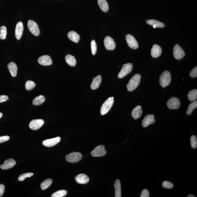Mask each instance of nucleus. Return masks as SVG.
Wrapping results in <instances>:
<instances>
[{"label": "nucleus", "mask_w": 197, "mask_h": 197, "mask_svg": "<svg viewBox=\"0 0 197 197\" xmlns=\"http://www.w3.org/2000/svg\"><path fill=\"white\" fill-rule=\"evenodd\" d=\"M147 24L151 26H155L156 28H162L165 27V24L159 21L154 20H147Z\"/></svg>", "instance_id": "nucleus-27"}, {"label": "nucleus", "mask_w": 197, "mask_h": 197, "mask_svg": "<svg viewBox=\"0 0 197 197\" xmlns=\"http://www.w3.org/2000/svg\"><path fill=\"white\" fill-rule=\"evenodd\" d=\"M8 99V96L5 95H0V103L6 101Z\"/></svg>", "instance_id": "nucleus-42"}, {"label": "nucleus", "mask_w": 197, "mask_h": 197, "mask_svg": "<svg viewBox=\"0 0 197 197\" xmlns=\"http://www.w3.org/2000/svg\"><path fill=\"white\" fill-rule=\"evenodd\" d=\"M113 102H114V99L113 97H110L106 100L102 105L100 109V113L102 115H105L108 113L113 106Z\"/></svg>", "instance_id": "nucleus-3"}, {"label": "nucleus", "mask_w": 197, "mask_h": 197, "mask_svg": "<svg viewBox=\"0 0 197 197\" xmlns=\"http://www.w3.org/2000/svg\"><path fill=\"white\" fill-rule=\"evenodd\" d=\"M126 40L128 46L131 48L136 49L139 47L137 40L132 35L130 34L127 35Z\"/></svg>", "instance_id": "nucleus-10"}, {"label": "nucleus", "mask_w": 197, "mask_h": 197, "mask_svg": "<svg viewBox=\"0 0 197 197\" xmlns=\"http://www.w3.org/2000/svg\"><path fill=\"white\" fill-rule=\"evenodd\" d=\"M167 106L170 109H177L180 106V103L179 98L176 97H172L168 100Z\"/></svg>", "instance_id": "nucleus-9"}, {"label": "nucleus", "mask_w": 197, "mask_h": 197, "mask_svg": "<svg viewBox=\"0 0 197 197\" xmlns=\"http://www.w3.org/2000/svg\"><path fill=\"white\" fill-rule=\"evenodd\" d=\"M162 52V49L160 46L157 44L154 45L151 49V56L153 58H158L161 56Z\"/></svg>", "instance_id": "nucleus-19"}, {"label": "nucleus", "mask_w": 197, "mask_h": 197, "mask_svg": "<svg viewBox=\"0 0 197 197\" xmlns=\"http://www.w3.org/2000/svg\"><path fill=\"white\" fill-rule=\"evenodd\" d=\"M104 44L106 49L107 50H113L116 47V44L113 40L110 37H106L104 39Z\"/></svg>", "instance_id": "nucleus-11"}, {"label": "nucleus", "mask_w": 197, "mask_h": 197, "mask_svg": "<svg viewBox=\"0 0 197 197\" xmlns=\"http://www.w3.org/2000/svg\"><path fill=\"white\" fill-rule=\"evenodd\" d=\"M33 175V173H24L20 175L18 178V180L19 181H24V179L27 177H30Z\"/></svg>", "instance_id": "nucleus-35"}, {"label": "nucleus", "mask_w": 197, "mask_h": 197, "mask_svg": "<svg viewBox=\"0 0 197 197\" xmlns=\"http://www.w3.org/2000/svg\"><path fill=\"white\" fill-rule=\"evenodd\" d=\"M35 83L32 81H27L25 83V88L28 91H30L33 90L35 87Z\"/></svg>", "instance_id": "nucleus-34"}, {"label": "nucleus", "mask_w": 197, "mask_h": 197, "mask_svg": "<svg viewBox=\"0 0 197 197\" xmlns=\"http://www.w3.org/2000/svg\"><path fill=\"white\" fill-rule=\"evenodd\" d=\"M67 194V192L65 190H60L55 192L52 195V197H62L65 196Z\"/></svg>", "instance_id": "nucleus-32"}, {"label": "nucleus", "mask_w": 197, "mask_h": 197, "mask_svg": "<svg viewBox=\"0 0 197 197\" xmlns=\"http://www.w3.org/2000/svg\"><path fill=\"white\" fill-rule=\"evenodd\" d=\"M65 61L71 67H75L76 65V61L75 57L70 54H68L66 56Z\"/></svg>", "instance_id": "nucleus-25"}, {"label": "nucleus", "mask_w": 197, "mask_h": 197, "mask_svg": "<svg viewBox=\"0 0 197 197\" xmlns=\"http://www.w3.org/2000/svg\"><path fill=\"white\" fill-rule=\"evenodd\" d=\"M98 4L101 10L104 12H107L109 10L108 4L106 0H98Z\"/></svg>", "instance_id": "nucleus-26"}, {"label": "nucleus", "mask_w": 197, "mask_h": 197, "mask_svg": "<svg viewBox=\"0 0 197 197\" xmlns=\"http://www.w3.org/2000/svg\"><path fill=\"white\" fill-rule=\"evenodd\" d=\"M60 140L61 138L59 137L52 138V139H47L44 140L43 142V144L45 147H52L59 143Z\"/></svg>", "instance_id": "nucleus-13"}, {"label": "nucleus", "mask_w": 197, "mask_h": 197, "mask_svg": "<svg viewBox=\"0 0 197 197\" xmlns=\"http://www.w3.org/2000/svg\"><path fill=\"white\" fill-rule=\"evenodd\" d=\"M91 49L92 53L93 55H95L97 52V45L96 41L94 40H92L91 42Z\"/></svg>", "instance_id": "nucleus-36"}, {"label": "nucleus", "mask_w": 197, "mask_h": 197, "mask_svg": "<svg viewBox=\"0 0 197 197\" xmlns=\"http://www.w3.org/2000/svg\"><path fill=\"white\" fill-rule=\"evenodd\" d=\"M197 100H196L195 101L193 102L189 106L188 108L187 111V114L188 115H190L192 113V111L195 109L197 108Z\"/></svg>", "instance_id": "nucleus-31"}, {"label": "nucleus", "mask_w": 197, "mask_h": 197, "mask_svg": "<svg viewBox=\"0 0 197 197\" xmlns=\"http://www.w3.org/2000/svg\"><path fill=\"white\" fill-rule=\"evenodd\" d=\"M173 54L176 59L178 60L181 59L185 55L184 50L178 44L176 45L174 47Z\"/></svg>", "instance_id": "nucleus-8"}, {"label": "nucleus", "mask_w": 197, "mask_h": 197, "mask_svg": "<svg viewBox=\"0 0 197 197\" xmlns=\"http://www.w3.org/2000/svg\"><path fill=\"white\" fill-rule=\"evenodd\" d=\"M5 187L2 184H0V197L2 196L5 192Z\"/></svg>", "instance_id": "nucleus-43"}, {"label": "nucleus", "mask_w": 197, "mask_h": 197, "mask_svg": "<svg viewBox=\"0 0 197 197\" xmlns=\"http://www.w3.org/2000/svg\"><path fill=\"white\" fill-rule=\"evenodd\" d=\"M82 158V154L80 153L73 152L67 155L65 159L67 162L74 163L79 162Z\"/></svg>", "instance_id": "nucleus-4"}, {"label": "nucleus", "mask_w": 197, "mask_h": 197, "mask_svg": "<svg viewBox=\"0 0 197 197\" xmlns=\"http://www.w3.org/2000/svg\"><path fill=\"white\" fill-rule=\"evenodd\" d=\"M24 27L23 24L21 22H19L17 24L15 30V36L17 39L19 40L21 37Z\"/></svg>", "instance_id": "nucleus-16"}, {"label": "nucleus", "mask_w": 197, "mask_h": 197, "mask_svg": "<svg viewBox=\"0 0 197 197\" xmlns=\"http://www.w3.org/2000/svg\"><path fill=\"white\" fill-rule=\"evenodd\" d=\"M141 197H149V192L147 189H143L142 191L141 195Z\"/></svg>", "instance_id": "nucleus-40"}, {"label": "nucleus", "mask_w": 197, "mask_h": 197, "mask_svg": "<svg viewBox=\"0 0 197 197\" xmlns=\"http://www.w3.org/2000/svg\"><path fill=\"white\" fill-rule=\"evenodd\" d=\"M45 98L43 95H39L34 98L33 101V104L35 106L40 105L44 102Z\"/></svg>", "instance_id": "nucleus-28"}, {"label": "nucleus", "mask_w": 197, "mask_h": 197, "mask_svg": "<svg viewBox=\"0 0 197 197\" xmlns=\"http://www.w3.org/2000/svg\"><path fill=\"white\" fill-rule=\"evenodd\" d=\"M153 28H156V26H153Z\"/></svg>", "instance_id": "nucleus-46"}, {"label": "nucleus", "mask_w": 197, "mask_h": 197, "mask_svg": "<svg viewBox=\"0 0 197 197\" xmlns=\"http://www.w3.org/2000/svg\"><path fill=\"white\" fill-rule=\"evenodd\" d=\"M10 137L9 136H3L0 137V143L8 141L10 139Z\"/></svg>", "instance_id": "nucleus-41"}, {"label": "nucleus", "mask_w": 197, "mask_h": 197, "mask_svg": "<svg viewBox=\"0 0 197 197\" xmlns=\"http://www.w3.org/2000/svg\"><path fill=\"white\" fill-rule=\"evenodd\" d=\"M28 27L31 33L35 36L39 35L40 30L38 25L35 21L30 20L28 22Z\"/></svg>", "instance_id": "nucleus-6"}, {"label": "nucleus", "mask_w": 197, "mask_h": 197, "mask_svg": "<svg viewBox=\"0 0 197 197\" xmlns=\"http://www.w3.org/2000/svg\"><path fill=\"white\" fill-rule=\"evenodd\" d=\"M76 181L79 184H86L88 183L90 179L87 176L84 174H80L75 178Z\"/></svg>", "instance_id": "nucleus-18"}, {"label": "nucleus", "mask_w": 197, "mask_h": 197, "mask_svg": "<svg viewBox=\"0 0 197 197\" xmlns=\"http://www.w3.org/2000/svg\"><path fill=\"white\" fill-rule=\"evenodd\" d=\"M141 79V75L137 74L134 75L129 81L128 84L126 86V87L128 91L131 92L135 90L139 86Z\"/></svg>", "instance_id": "nucleus-1"}, {"label": "nucleus", "mask_w": 197, "mask_h": 197, "mask_svg": "<svg viewBox=\"0 0 197 197\" xmlns=\"http://www.w3.org/2000/svg\"><path fill=\"white\" fill-rule=\"evenodd\" d=\"M162 185L164 188L168 189H172L173 187V184L168 181H164L162 184Z\"/></svg>", "instance_id": "nucleus-38"}, {"label": "nucleus", "mask_w": 197, "mask_h": 197, "mask_svg": "<svg viewBox=\"0 0 197 197\" xmlns=\"http://www.w3.org/2000/svg\"><path fill=\"white\" fill-rule=\"evenodd\" d=\"M16 164V161L12 158H9L5 161L4 164H2L0 168L2 170L8 169L12 168Z\"/></svg>", "instance_id": "nucleus-17"}, {"label": "nucleus", "mask_w": 197, "mask_h": 197, "mask_svg": "<svg viewBox=\"0 0 197 197\" xmlns=\"http://www.w3.org/2000/svg\"><path fill=\"white\" fill-rule=\"evenodd\" d=\"M191 147L194 149H195L197 147V139L196 136L193 135L191 137Z\"/></svg>", "instance_id": "nucleus-37"}, {"label": "nucleus", "mask_w": 197, "mask_h": 197, "mask_svg": "<svg viewBox=\"0 0 197 197\" xmlns=\"http://www.w3.org/2000/svg\"><path fill=\"white\" fill-rule=\"evenodd\" d=\"M68 36L69 39L75 43H78L80 36L76 32L71 31L68 34Z\"/></svg>", "instance_id": "nucleus-24"}, {"label": "nucleus", "mask_w": 197, "mask_h": 197, "mask_svg": "<svg viewBox=\"0 0 197 197\" xmlns=\"http://www.w3.org/2000/svg\"><path fill=\"white\" fill-rule=\"evenodd\" d=\"M52 183V180L51 179H48L45 180L41 183L40 185L41 189L43 190H45L50 186Z\"/></svg>", "instance_id": "nucleus-30"}, {"label": "nucleus", "mask_w": 197, "mask_h": 197, "mask_svg": "<svg viewBox=\"0 0 197 197\" xmlns=\"http://www.w3.org/2000/svg\"><path fill=\"white\" fill-rule=\"evenodd\" d=\"M3 116L2 113H0V118H1Z\"/></svg>", "instance_id": "nucleus-45"}, {"label": "nucleus", "mask_w": 197, "mask_h": 197, "mask_svg": "<svg viewBox=\"0 0 197 197\" xmlns=\"http://www.w3.org/2000/svg\"><path fill=\"white\" fill-rule=\"evenodd\" d=\"M38 62L39 64L43 66L50 65L53 63L50 57L46 55L40 57L38 60Z\"/></svg>", "instance_id": "nucleus-14"}, {"label": "nucleus", "mask_w": 197, "mask_h": 197, "mask_svg": "<svg viewBox=\"0 0 197 197\" xmlns=\"http://www.w3.org/2000/svg\"><path fill=\"white\" fill-rule=\"evenodd\" d=\"M7 67L11 76L13 77L16 76L18 69L17 66L16 64L14 62H11L8 64Z\"/></svg>", "instance_id": "nucleus-23"}, {"label": "nucleus", "mask_w": 197, "mask_h": 197, "mask_svg": "<svg viewBox=\"0 0 197 197\" xmlns=\"http://www.w3.org/2000/svg\"><path fill=\"white\" fill-rule=\"evenodd\" d=\"M107 151L103 145H100L96 147L91 152V154L93 157H101L105 156Z\"/></svg>", "instance_id": "nucleus-7"}, {"label": "nucleus", "mask_w": 197, "mask_h": 197, "mask_svg": "<svg viewBox=\"0 0 197 197\" xmlns=\"http://www.w3.org/2000/svg\"><path fill=\"white\" fill-rule=\"evenodd\" d=\"M44 122L43 119H34L30 122L29 124V128L31 129L36 130L39 129L44 124Z\"/></svg>", "instance_id": "nucleus-12"}, {"label": "nucleus", "mask_w": 197, "mask_h": 197, "mask_svg": "<svg viewBox=\"0 0 197 197\" xmlns=\"http://www.w3.org/2000/svg\"><path fill=\"white\" fill-rule=\"evenodd\" d=\"M190 76L192 78H195L197 77V66L194 68L189 74Z\"/></svg>", "instance_id": "nucleus-39"}, {"label": "nucleus", "mask_w": 197, "mask_h": 197, "mask_svg": "<svg viewBox=\"0 0 197 197\" xmlns=\"http://www.w3.org/2000/svg\"><path fill=\"white\" fill-rule=\"evenodd\" d=\"M188 197H195V196H194V195H189L188 196H187Z\"/></svg>", "instance_id": "nucleus-44"}, {"label": "nucleus", "mask_w": 197, "mask_h": 197, "mask_svg": "<svg viewBox=\"0 0 197 197\" xmlns=\"http://www.w3.org/2000/svg\"><path fill=\"white\" fill-rule=\"evenodd\" d=\"M7 33V28L5 26L0 27V39H5L6 38Z\"/></svg>", "instance_id": "nucleus-33"}, {"label": "nucleus", "mask_w": 197, "mask_h": 197, "mask_svg": "<svg viewBox=\"0 0 197 197\" xmlns=\"http://www.w3.org/2000/svg\"><path fill=\"white\" fill-rule=\"evenodd\" d=\"M171 81V75L169 72L165 71L163 72L160 75V83L163 88L169 85Z\"/></svg>", "instance_id": "nucleus-2"}, {"label": "nucleus", "mask_w": 197, "mask_h": 197, "mask_svg": "<svg viewBox=\"0 0 197 197\" xmlns=\"http://www.w3.org/2000/svg\"><path fill=\"white\" fill-rule=\"evenodd\" d=\"M133 65L132 63H129L123 65L121 71L118 74V77L122 79L126 76L132 72Z\"/></svg>", "instance_id": "nucleus-5"}, {"label": "nucleus", "mask_w": 197, "mask_h": 197, "mask_svg": "<svg viewBox=\"0 0 197 197\" xmlns=\"http://www.w3.org/2000/svg\"><path fill=\"white\" fill-rule=\"evenodd\" d=\"M115 189V197H122V192H121V183L119 180L117 179L115 181L114 184Z\"/></svg>", "instance_id": "nucleus-22"}, {"label": "nucleus", "mask_w": 197, "mask_h": 197, "mask_svg": "<svg viewBox=\"0 0 197 197\" xmlns=\"http://www.w3.org/2000/svg\"><path fill=\"white\" fill-rule=\"evenodd\" d=\"M102 82V77L101 76L98 75L93 80L91 84V88L92 90H95L98 89L100 86Z\"/></svg>", "instance_id": "nucleus-20"}, {"label": "nucleus", "mask_w": 197, "mask_h": 197, "mask_svg": "<svg viewBox=\"0 0 197 197\" xmlns=\"http://www.w3.org/2000/svg\"><path fill=\"white\" fill-rule=\"evenodd\" d=\"M197 98V90L196 89L191 90L188 94V98L190 101H194Z\"/></svg>", "instance_id": "nucleus-29"}, {"label": "nucleus", "mask_w": 197, "mask_h": 197, "mask_svg": "<svg viewBox=\"0 0 197 197\" xmlns=\"http://www.w3.org/2000/svg\"><path fill=\"white\" fill-rule=\"evenodd\" d=\"M155 122L154 117L151 114L146 115L142 122V125L144 128H146L150 125L154 124Z\"/></svg>", "instance_id": "nucleus-15"}, {"label": "nucleus", "mask_w": 197, "mask_h": 197, "mask_svg": "<svg viewBox=\"0 0 197 197\" xmlns=\"http://www.w3.org/2000/svg\"><path fill=\"white\" fill-rule=\"evenodd\" d=\"M143 113L142 108L141 106H138L134 108L132 113V115L135 119L139 118Z\"/></svg>", "instance_id": "nucleus-21"}]
</instances>
